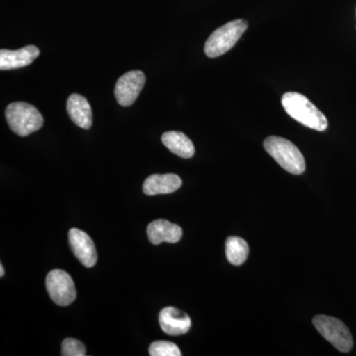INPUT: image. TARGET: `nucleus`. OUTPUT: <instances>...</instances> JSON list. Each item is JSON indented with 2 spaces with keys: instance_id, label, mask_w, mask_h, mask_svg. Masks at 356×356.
<instances>
[{
  "instance_id": "nucleus-4",
  "label": "nucleus",
  "mask_w": 356,
  "mask_h": 356,
  "mask_svg": "<svg viewBox=\"0 0 356 356\" xmlns=\"http://www.w3.org/2000/svg\"><path fill=\"white\" fill-rule=\"evenodd\" d=\"M248 26L247 21L238 19L218 28L210 35L204 46L206 56L218 58L231 50L248 29Z\"/></svg>"
},
{
  "instance_id": "nucleus-17",
  "label": "nucleus",
  "mask_w": 356,
  "mask_h": 356,
  "mask_svg": "<svg viewBox=\"0 0 356 356\" xmlns=\"http://www.w3.org/2000/svg\"><path fill=\"white\" fill-rule=\"evenodd\" d=\"M86 346L81 341L76 339L67 337L62 344V355L64 356H84L86 355Z\"/></svg>"
},
{
  "instance_id": "nucleus-8",
  "label": "nucleus",
  "mask_w": 356,
  "mask_h": 356,
  "mask_svg": "<svg viewBox=\"0 0 356 356\" xmlns=\"http://www.w3.org/2000/svg\"><path fill=\"white\" fill-rule=\"evenodd\" d=\"M70 248L77 259L86 267H93L97 262V252L90 236L79 229H72L69 233Z\"/></svg>"
},
{
  "instance_id": "nucleus-3",
  "label": "nucleus",
  "mask_w": 356,
  "mask_h": 356,
  "mask_svg": "<svg viewBox=\"0 0 356 356\" xmlns=\"http://www.w3.org/2000/svg\"><path fill=\"white\" fill-rule=\"evenodd\" d=\"M7 123L13 132L20 137H27L37 132L44 125V118L39 110L29 103L13 102L6 110Z\"/></svg>"
},
{
  "instance_id": "nucleus-18",
  "label": "nucleus",
  "mask_w": 356,
  "mask_h": 356,
  "mask_svg": "<svg viewBox=\"0 0 356 356\" xmlns=\"http://www.w3.org/2000/svg\"><path fill=\"white\" fill-rule=\"evenodd\" d=\"M3 275H4V268H3V266H2V264H0V276H1V277H3Z\"/></svg>"
},
{
  "instance_id": "nucleus-1",
  "label": "nucleus",
  "mask_w": 356,
  "mask_h": 356,
  "mask_svg": "<svg viewBox=\"0 0 356 356\" xmlns=\"http://www.w3.org/2000/svg\"><path fill=\"white\" fill-rule=\"evenodd\" d=\"M281 103L286 113L302 125L320 132L327 128V117L306 96L287 92L282 96Z\"/></svg>"
},
{
  "instance_id": "nucleus-6",
  "label": "nucleus",
  "mask_w": 356,
  "mask_h": 356,
  "mask_svg": "<svg viewBox=\"0 0 356 356\" xmlns=\"http://www.w3.org/2000/svg\"><path fill=\"white\" fill-rule=\"evenodd\" d=\"M46 287L51 299L57 305L69 306L76 298L74 280L69 273L60 269L49 273L46 278Z\"/></svg>"
},
{
  "instance_id": "nucleus-9",
  "label": "nucleus",
  "mask_w": 356,
  "mask_h": 356,
  "mask_svg": "<svg viewBox=\"0 0 356 356\" xmlns=\"http://www.w3.org/2000/svg\"><path fill=\"white\" fill-rule=\"evenodd\" d=\"M159 325L168 336L177 337L187 334L191 327V320L184 312L175 307H166L159 316Z\"/></svg>"
},
{
  "instance_id": "nucleus-15",
  "label": "nucleus",
  "mask_w": 356,
  "mask_h": 356,
  "mask_svg": "<svg viewBox=\"0 0 356 356\" xmlns=\"http://www.w3.org/2000/svg\"><path fill=\"white\" fill-rule=\"evenodd\" d=\"M250 248L248 243L238 236H229L226 241V257L229 264L241 266L247 261Z\"/></svg>"
},
{
  "instance_id": "nucleus-10",
  "label": "nucleus",
  "mask_w": 356,
  "mask_h": 356,
  "mask_svg": "<svg viewBox=\"0 0 356 356\" xmlns=\"http://www.w3.org/2000/svg\"><path fill=\"white\" fill-rule=\"evenodd\" d=\"M39 55V49L33 44L16 51L2 49L0 51V70H16L27 67L32 64Z\"/></svg>"
},
{
  "instance_id": "nucleus-16",
  "label": "nucleus",
  "mask_w": 356,
  "mask_h": 356,
  "mask_svg": "<svg viewBox=\"0 0 356 356\" xmlns=\"http://www.w3.org/2000/svg\"><path fill=\"white\" fill-rule=\"evenodd\" d=\"M149 355L152 356H180L181 351L177 344L170 341H154L149 346Z\"/></svg>"
},
{
  "instance_id": "nucleus-11",
  "label": "nucleus",
  "mask_w": 356,
  "mask_h": 356,
  "mask_svg": "<svg viewBox=\"0 0 356 356\" xmlns=\"http://www.w3.org/2000/svg\"><path fill=\"white\" fill-rule=\"evenodd\" d=\"M147 238L154 245L161 243H175L182 238V229L178 225L166 220L159 219L147 226Z\"/></svg>"
},
{
  "instance_id": "nucleus-13",
  "label": "nucleus",
  "mask_w": 356,
  "mask_h": 356,
  "mask_svg": "<svg viewBox=\"0 0 356 356\" xmlns=\"http://www.w3.org/2000/svg\"><path fill=\"white\" fill-rule=\"evenodd\" d=\"M67 111L70 118L79 127L88 130L92 126V110L83 96L76 93L70 95L67 102Z\"/></svg>"
},
{
  "instance_id": "nucleus-12",
  "label": "nucleus",
  "mask_w": 356,
  "mask_h": 356,
  "mask_svg": "<svg viewBox=\"0 0 356 356\" xmlns=\"http://www.w3.org/2000/svg\"><path fill=\"white\" fill-rule=\"evenodd\" d=\"M181 178L173 173L168 175H153L145 180L143 191L149 196L158 194H170L181 187Z\"/></svg>"
},
{
  "instance_id": "nucleus-2",
  "label": "nucleus",
  "mask_w": 356,
  "mask_h": 356,
  "mask_svg": "<svg viewBox=\"0 0 356 356\" xmlns=\"http://www.w3.org/2000/svg\"><path fill=\"white\" fill-rule=\"evenodd\" d=\"M264 147L267 153L286 172L292 175H302L305 172V159L298 147L290 140L271 136L264 140Z\"/></svg>"
},
{
  "instance_id": "nucleus-14",
  "label": "nucleus",
  "mask_w": 356,
  "mask_h": 356,
  "mask_svg": "<svg viewBox=\"0 0 356 356\" xmlns=\"http://www.w3.org/2000/svg\"><path fill=\"white\" fill-rule=\"evenodd\" d=\"M161 142L172 153L180 158L191 159L195 154L193 143L185 134L170 131L161 136Z\"/></svg>"
},
{
  "instance_id": "nucleus-5",
  "label": "nucleus",
  "mask_w": 356,
  "mask_h": 356,
  "mask_svg": "<svg viewBox=\"0 0 356 356\" xmlns=\"http://www.w3.org/2000/svg\"><path fill=\"white\" fill-rule=\"evenodd\" d=\"M318 332L331 343L337 350L348 353L353 348V339L348 327L339 318L318 315L313 318Z\"/></svg>"
},
{
  "instance_id": "nucleus-7",
  "label": "nucleus",
  "mask_w": 356,
  "mask_h": 356,
  "mask_svg": "<svg viewBox=\"0 0 356 356\" xmlns=\"http://www.w3.org/2000/svg\"><path fill=\"white\" fill-rule=\"evenodd\" d=\"M146 83V76L140 70L126 72L117 81L114 95L117 102L123 107L131 106L137 99Z\"/></svg>"
}]
</instances>
